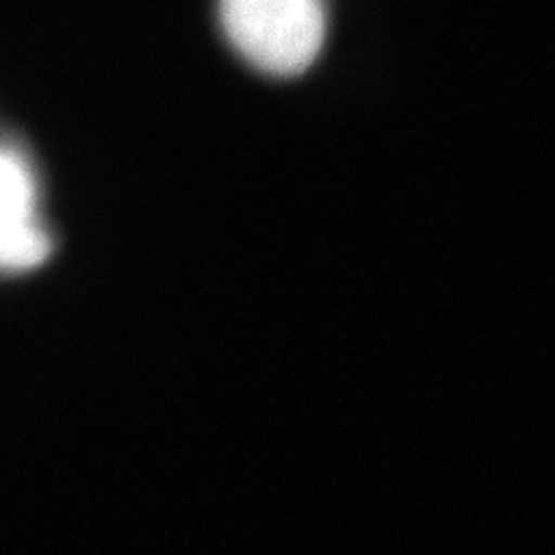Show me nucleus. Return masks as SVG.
<instances>
[{
    "label": "nucleus",
    "instance_id": "obj_1",
    "mask_svg": "<svg viewBox=\"0 0 555 555\" xmlns=\"http://www.w3.org/2000/svg\"><path fill=\"white\" fill-rule=\"evenodd\" d=\"M218 16L236 54L273 77L306 73L326 40L324 0H220Z\"/></svg>",
    "mask_w": 555,
    "mask_h": 555
},
{
    "label": "nucleus",
    "instance_id": "obj_2",
    "mask_svg": "<svg viewBox=\"0 0 555 555\" xmlns=\"http://www.w3.org/2000/svg\"><path fill=\"white\" fill-rule=\"evenodd\" d=\"M38 216V179L20 151L0 149V271L38 269L51 255Z\"/></svg>",
    "mask_w": 555,
    "mask_h": 555
}]
</instances>
